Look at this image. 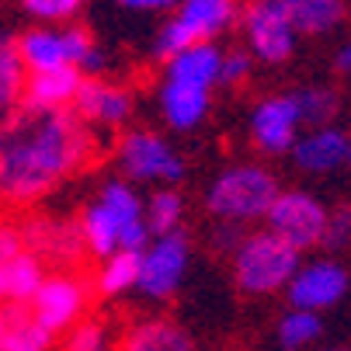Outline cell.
<instances>
[{
	"mask_svg": "<svg viewBox=\"0 0 351 351\" xmlns=\"http://www.w3.org/2000/svg\"><path fill=\"white\" fill-rule=\"evenodd\" d=\"M97 157V143L73 112L11 108L0 122V202L32 206Z\"/></svg>",
	"mask_w": 351,
	"mask_h": 351,
	"instance_id": "1",
	"label": "cell"
},
{
	"mask_svg": "<svg viewBox=\"0 0 351 351\" xmlns=\"http://www.w3.org/2000/svg\"><path fill=\"white\" fill-rule=\"evenodd\" d=\"M295 268H299V250H292L285 240H278L268 230L247 233L233 247V282L240 292H250V295L275 292L289 285Z\"/></svg>",
	"mask_w": 351,
	"mask_h": 351,
	"instance_id": "2",
	"label": "cell"
},
{
	"mask_svg": "<svg viewBox=\"0 0 351 351\" xmlns=\"http://www.w3.org/2000/svg\"><path fill=\"white\" fill-rule=\"evenodd\" d=\"M275 198H278V181L265 167L240 164L223 171L209 184L206 206L223 223H250V219H265Z\"/></svg>",
	"mask_w": 351,
	"mask_h": 351,
	"instance_id": "3",
	"label": "cell"
},
{
	"mask_svg": "<svg viewBox=\"0 0 351 351\" xmlns=\"http://www.w3.org/2000/svg\"><path fill=\"white\" fill-rule=\"evenodd\" d=\"M265 219H268V233H275L278 240H285L292 250L303 254L310 247H320L324 226H327V209L310 191H278V198L265 213Z\"/></svg>",
	"mask_w": 351,
	"mask_h": 351,
	"instance_id": "4",
	"label": "cell"
},
{
	"mask_svg": "<svg viewBox=\"0 0 351 351\" xmlns=\"http://www.w3.org/2000/svg\"><path fill=\"white\" fill-rule=\"evenodd\" d=\"M188 254H191V243H188L184 230H174V233L157 237L154 247H146L143 254H139L136 289H143L146 295H154V299H167L181 285V278H184Z\"/></svg>",
	"mask_w": 351,
	"mask_h": 351,
	"instance_id": "5",
	"label": "cell"
},
{
	"mask_svg": "<svg viewBox=\"0 0 351 351\" xmlns=\"http://www.w3.org/2000/svg\"><path fill=\"white\" fill-rule=\"evenodd\" d=\"M119 164L125 171V178L132 181H181L184 178V160L174 149L146 129L125 132L119 143Z\"/></svg>",
	"mask_w": 351,
	"mask_h": 351,
	"instance_id": "6",
	"label": "cell"
},
{
	"mask_svg": "<svg viewBox=\"0 0 351 351\" xmlns=\"http://www.w3.org/2000/svg\"><path fill=\"white\" fill-rule=\"evenodd\" d=\"M243 32L250 53L265 63H285L295 49V32L282 0H250L243 11Z\"/></svg>",
	"mask_w": 351,
	"mask_h": 351,
	"instance_id": "7",
	"label": "cell"
},
{
	"mask_svg": "<svg viewBox=\"0 0 351 351\" xmlns=\"http://www.w3.org/2000/svg\"><path fill=\"white\" fill-rule=\"evenodd\" d=\"M25 254H32L35 261L45 265H77L84 254V237H80V223L70 219H49V216H32L21 223L18 230Z\"/></svg>",
	"mask_w": 351,
	"mask_h": 351,
	"instance_id": "8",
	"label": "cell"
},
{
	"mask_svg": "<svg viewBox=\"0 0 351 351\" xmlns=\"http://www.w3.org/2000/svg\"><path fill=\"white\" fill-rule=\"evenodd\" d=\"M84 303H87V289L80 278L73 275H53V278H42V285L35 289L32 295V317L49 330H66L80 313H84Z\"/></svg>",
	"mask_w": 351,
	"mask_h": 351,
	"instance_id": "9",
	"label": "cell"
},
{
	"mask_svg": "<svg viewBox=\"0 0 351 351\" xmlns=\"http://www.w3.org/2000/svg\"><path fill=\"white\" fill-rule=\"evenodd\" d=\"M299 112L289 94L265 97L250 115V139L261 154H289L299 139Z\"/></svg>",
	"mask_w": 351,
	"mask_h": 351,
	"instance_id": "10",
	"label": "cell"
},
{
	"mask_svg": "<svg viewBox=\"0 0 351 351\" xmlns=\"http://www.w3.org/2000/svg\"><path fill=\"white\" fill-rule=\"evenodd\" d=\"M348 292V271L337 261H313L306 268H295L289 278V299L295 310H327Z\"/></svg>",
	"mask_w": 351,
	"mask_h": 351,
	"instance_id": "11",
	"label": "cell"
},
{
	"mask_svg": "<svg viewBox=\"0 0 351 351\" xmlns=\"http://www.w3.org/2000/svg\"><path fill=\"white\" fill-rule=\"evenodd\" d=\"M70 105H73V115L80 122L119 125L132 112V97H129V90H122L115 84H105V80H80Z\"/></svg>",
	"mask_w": 351,
	"mask_h": 351,
	"instance_id": "12",
	"label": "cell"
},
{
	"mask_svg": "<svg viewBox=\"0 0 351 351\" xmlns=\"http://www.w3.org/2000/svg\"><path fill=\"white\" fill-rule=\"evenodd\" d=\"M295 164L310 171V174H327L341 164H348V149H351V139L348 132L334 129V125H320V129H310L303 139H295Z\"/></svg>",
	"mask_w": 351,
	"mask_h": 351,
	"instance_id": "13",
	"label": "cell"
},
{
	"mask_svg": "<svg viewBox=\"0 0 351 351\" xmlns=\"http://www.w3.org/2000/svg\"><path fill=\"white\" fill-rule=\"evenodd\" d=\"M84 73L77 66H56V70H38L25 80V94L21 101L28 108H42V112H66V105L73 101V94L80 87Z\"/></svg>",
	"mask_w": 351,
	"mask_h": 351,
	"instance_id": "14",
	"label": "cell"
},
{
	"mask_svg": "<svg viewBox=\"0 0 351 351\" xmlns=\"http://www.w3.org/2000/svg\"><path fill=\"white\" fill-rule=\"evenodd\" d=\"M219 60H223V53L213 42H195V45L181 49L178 56L167 60V80L171 84H184V87H198V90H209L219 80Z\"/></svg>",
	"mask_w": 351,
	"mask_h": 351,
	"instance_id": "15",
	"label": "cell"
},
{
	"mask_svg": "<svg viewBox=\"0 0 351 351\" xmlns=\"http://www.w3.org/2000/svg\"><path fill=\"white\" fill-rule=\"evenodd\" d=\"M195 42H209L216 32L230 28L237 18V0H184L174 14Z\"/></svg>",
	"mask_w": 351,
	"mask_h": 351,
	"instance_id": "16",
	"label": "cell"
},
{
	"mask_svg": "<svg viewBox=\"0 0 351 351\" xmlns=\"http://www.w3.org/2000/svg\"><path fill=\"white\" fill-rule=\"evenodd\" d=\"M282 4H285L292 32L299 35H327L348 14L344 0H282Z\"/></svg>",
	"mask_w": 351,
	"mask_h": 351,
	"instance_id": "17",
	"label": "cell"
},
{
	"mask_svg": "<svg viewBox=\"0 0 351 351\" xmlns=\"http://www.w3.org/2000/svg\"><path fill=\"white\" fill-rule=\"evenodd\" d=\"M160 105H164V119L174 129H195L209 112V90L198 87H184V84H171L164 80L160 87Z\"/></svg>",
	"mask_w": 351,
	"mask_h": 351,
	"instance_id": "18",
	"label": "cell"
},
{
	"mask_svg": "<svg viewBox=\"0 0 351 351\" xmlns=\"http://www.w3.org/2000/svg\"><path fill=\"white\" fill-rule=\"evenodd\" d=\"M42 261H35L32 254H21L0 265V303H32L35 289L42 285Z\"/></svg>",
	"mask_w": 351,
	"mask_h": 351,
	"instance_id": "19",
	"label": "cell"
},
{
	"mask_svg": "<svg viewBox=\"0 0 351 351\" xmlns=\"http://www.w3.org/2000/svg\"><path fill=\"white\" fill-rule=\"evenodd\" d=\"M122 351H191V337L174 320H143L125 334Z\"/></svg>",
	"mask_w": 351,
	"mask_h": 351,
	"instance_id": "20",
	"label": "cell"
},
{
	"mask_svg": "<svg viewBox=\"0 0 351 351\" xmlns=\"http://www.w3.org/2000/svg\"><path fill=\"white\" fill-rule=\"evenodd\" d=\"M8 330H4V341H0V351H45L53 334H49L25 306L18 303H8Z\"/></svg>",
	"mask_w": 351,
	"mask_h": 351,
	"instance_id": "21",
	"label": "cell"
},
{
	"mask_svg": "<svg viewBox=\"0 0 351 351\" xmlns=\"http://www.w3.org/2000/svg\"><path fill=\"white\" fill-rule=\"evenodd\" d=\"M18 56H21V63H25L32 73H38V70H56V66H70L60 32H28V35L18 42Z\"/></svg>",
	"mask_w": 351,
	"mask_h": 351,
	"instance_id": "22",
	"label": "cell"
},
{
	"mask_svg": "<svg viewBox=\"0 0 351 351\" xmlns=\"http://www.w3.org/2000/svg\"><path fill=\"white\" fill-rule=\"evenodd\" d=\"M80 237H84V247L90 250L94 258H112L119 250V226H115V219L108 216V209L101 202H94V206L84 209Z\"/></svg>",
	"mask_w": 351,
	"mask_h": 351,
	"instance_id": "23",
	"label": "cell"
},
{
	"mask_svg": "<svg viewBox=\"0 0 351 351\" xmlns=\"http://www.w3.org/2000/svg\"><path fill=\"white\" fill-rule=\"evenodd\" d=\"M289 97H292V105H295V112H299V122L313 125V129L330 125V119H334L337 108H341V97H337V90H330V87H299V90H292Z\"/></svg>",
	"mask_w": 351,
	"mask_h": 351,
	"instance_id": "24",
	"label": "cell"
},
{
	"mask_svg": "<svg viewBox=\"0 0 351 351\" xmlns=\"http://www.w3.org/2000/svg\"><path fill=\"white\" fill-rule=\"evenodd\" d=\"M25 94V63L18 56V42L0 38V112L21 105Z\"/></svg>",
	"mask_w": 351,
	"mask_h": 351,
	"instance_id": "25",
	"label": "cell"
},
{
	"mask_svg": "<svg viewBox=\"0 0 351 351\" xmlns=\"http://www.w3.org/2000/svg\"><path fill=\"white\" fill-rule=\"evenodd\" d=\"M136 278H139V254H132V250H115L112 258H105V268L97 275V292L119 295V292L132 289Z\"/></svg>",
	"mask_w": 351,
	"mask_h": 351,
	"instance_id": "26",
	"label": "cell"
},
{
	"mask_svg": "<svg viewBox=\"0 0 351 351\" xmlns=\"http://www.w3.org/2000/svg\"><path fill=\"white\" fill-rule=\"evenodd\" d=\"M97 202L108 209V216L115 219L119 233H122L125 226H132V223L143 219V202L136 198V191H132L125 181H108V184L101 188V198H97Z\"/></svg>",
	"mask_w": 351,
	"mask_h": 351,
	"instance_id": "27",
	"label": "cell"
},
{
	"mask_svg": "<svg viewBox=\"0 0 351 351\" xmlns=\"http://www.w3.org/2000/svg\"><path fill=\"white\" fill-rule=\"evenodd\" d=\"M181 216H184V202H181V195H178V191H171V188H164V191H157L154 198H149V209H146V230H149V233H157V237L174 233V230L181 226Z\"/></svg>",
	"mask_w": 351,
	"mask_h": 351,
	"instance_id": "28",
	"label": "cell"
},
{
	"mask_svg": "<svg viewBox=\"0 0 351 351\" xmlns=\"http://www.w3.org/2000/svg\"><path fill=\"white\" fill-rule=\"evenodd\" d=\"M63 49H66V63L77 66V70H101V66H105L101 49L94 45V38H90L87 28H70V32H63Z\"/></svg>",
	"mask_w": 351,
	"mask_h": 351,
	"instance_id": "29",
	"label": "cell"
},
{
	"mask_svg": "<svg viewBox=\"0 0 351 351\" xmlns=\"http://www.w3.org/2000/svg\"><path fill=\"white\" fill-rule=\"evenodd\" d=\"M278 337H282L285 348H303L313 337H320V317L310 313V310H292L289 317H282Z\"/></svg>",
	"mask_w": 351,
	"mask_h": 351,
	"instance_id": "30",
	"label": "cell"
},
{
	"mask_svg": "<svg viewBox=\"0 0 351 351\" xmlns=\"http://www.w3.org/2000/svg\"><path fill=\"white\" fill-rule=\"evenodd\" d=\"M250 66H254V56L247 49H233V53H223L219 60V80L223 87H240L247 77H250Z\"/></svg>",
	"mask_w": 351,
	"mask_h": 351,
	"instance_id": "31",
	"label": "cell"
},
{
	"mask_svg": "<svg viewBox=\"0 0 351 351\" xmlns=\"http://www.w3.org/2000/svg\"><path fill=\"white\" fill-rule=\"evenodd\" d=\"M324 247L341 250L351 243V206H337L334 213H327V226H324Z\"/></svg>",
	"mask_w": 351,
	"mask_h": 351,
	"instance_id": "32",
	"label": "cell"
},
{
	"mask_svg": "<svg viewBox=\"0 0 351 351\" xmlns=\"http://www.w3.org/2000/svg\"><path fill=\"white\" fill-rule=\"evenodd\" d=\"M21 4L28 14H35L42 21H70L80 11L84 0H21Z\"/></svg>",
	"mask_w": 351,
	"mask_h": 351,
	"instance_id": "33",
	"label": "cell"
},
{
	"mask_svg": "<svg viewBox=\"0 0 351 351\" xmlns=\"http://www.w3.org/2000/svg\"><path fill=\"white\" fill-rule=\"evenodd\" d=\"M188 45H195V38L188 35V28L178 21V18H171L164 28H160V35H157V56L160 60H171V56H178L181 49H188Z\"/></svg>",
	"mask_w": 351,
	"mask_h": 351,
	"instance_id": "34",
	"label": "cell"
},
{
	"mask_svg": "<svg viewBox=\"0 0 351 351\" xmlns=\"http://www.w3.org/2000/svg\"><path fill=\"white\" fill-rule=\"evenodd\" d=\"M63 351H105V327L101 324H80V327H73Z\"/></svg>",
	"mask_w": 351,
	"mask_h": 351,
	"instance_id": "35",
	"label": "cell"
},
{
	"mask_svg": "<svg viewBox=\"0 0 351 351\" xmlns=\"http://www.w3.org/2000/svg\"><path fill=\"white\" fill-rule=\"evenodd\" d=\"M21 250H25V247H21L18 226H14V223H0V265L11 261V258H18Z\"/></svg>",
	"mask_w": 351,
	"mask_h": 351,
	"instance_id": "36",
	"label": "cell"
},
{
	"mask_svg": "<svg viewBox=\"0 0 351 351\" xmlns=\"http://www.w3.org/2000/svg\"><path fill=\"white\" fill-rule=\"evenodd\" d=\"M115 4H122L129 11H167V8L178 4V0H115Z\"/></svg>",
	"mask_w": 351,
	"mask_h": 351,
	"instance_id": "37",
	"label": "cell"
},
{
	"mask_svg": "<svg viewBox=\"0 0 351 351\" xmlns=\"http://www.w3.org/2000/svg\"><path fill=\"white\" fill-rule=\"evenodd\" d=\"M337 70L344 73V77H351V42L341 49V53H337Z\"/></svg>",
	"mask_w": 351,
	"mask_h": 351,
	"instance_id": "38",
	"label": "cell"
},
{
	"mask_svg": "<svg viewBox=\"0 0 351 351\" xmlns=\"http://www.w3.org/2000/svg\"><path fill=\"white\" fill-rule=\"evenodd\" d=\"M4 330H8V310H0V341H4Z\"/></svg>",
	"mask_w": 351,
	"mask_h": 351,
	"instance_id": "39",
	"label": "cell"
},
{
	"mask_svg": "<svg viewBox=\"0 0 351 351\" xmlns=\"http://www.w3.org/2000/svg\"><path fill=\"white\" fill-rule=\"evenodd\" d=\"M348 160H351V149H348Z\"/></svg>",
	"mask_w": 351,
	"mask_h": 351,
	"instance_id": "40",
	"label": "cell"
}]
</instances>
